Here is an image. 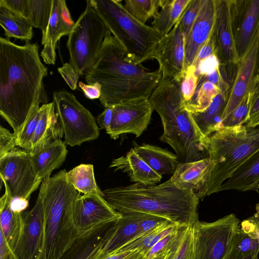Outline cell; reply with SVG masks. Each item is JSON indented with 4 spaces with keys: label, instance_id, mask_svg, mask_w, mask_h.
Instances as JSON below:
<instances>
[{
    "label": "cell",
    "instance_id": "6da1fadb",
    "mask_svg": "<svg viewBox=\"0 0 259 259\" xmlns=\"http://www.w3.org/2000/svg\"><path fill=\"white\" fill-rule=\"evenodd\" d=\"M37 43L21 46L0 37V114L16 136L32 113L47 104L43 80L48 74Z\"/></svg>",
    "mask_w": 259,
    "mask_h": 259
},
{
    "label": "cell",
    "instance_id": "7a4b0ae2",
    "mask_svg": "<svg viewBox=\"0 0 259 259\" xmlns=\"http://www.w3.org/2000/svg\"><path fill=\"white\" fill-rule=\"evenodd\" d=\"M162 74L158 69L147 70L131 61L125 50L108 30L97 62L85 75L88 83L101 87L99 99L104 107L149 99Z\"/></svg>",
    "mask_w": 259,
    "mask_h": 259
},
{
    "label": "cell",
    "instance_id": "3957f363",
    "mask_svg": "<svg viewBox=\"0 0 259 259\" xmlns=\"http://www.w3.org/2000/svg\"><path fill=\"white\" fill-rule=\"evenodd\" d=\"M103 197L120 214L140 212L163 217L181 226L198 220L199 198L193 191L181 189L170 179L158 185L135 184L107 189Z\"/></svg>",
    "mask_w": 259,
    "mask_h": 259
},
{
    "label": "cell",
    "instance_id": "277c9868",
    "mask_svg": "<svg viewBox=\"0 0 259 259\" xmlns=\"http://www.w3.org/2000/svg\"><path fill=\"white\" fill-rule=\"evenodd\" d=\"M149 99L161 118L163 133L160 140L172 147L180 163L206 158L208 138L202 135L185 107L180 83L162 75Z\"/></svg>",
    "mask_w": 259,
    "mask_h": 259
},
{
    "label": "cell",
    "instance_id": "5b68a950",
    "mask_svg": "<svg viewBox=\"0 0 259 259\" xmlns=\"http://www.w3.org/2000/svg\"><path fill=\"white\" fill-rule=\"evenodd\" d=\"M38 194L44 228L40 259H58L80 234L73 216V203L80 194L69 182L65 169L43 180Z\"/></svg>",
    "mask_w": 259,
    "mask_h": 259
},
{
    "label": "cell",
    "instance_id": "8992f818",
    "mask_svg": "<svg viewBox=\"0 0 259 259\" xmlns=\"http://www.w3.org/2000/svg\"><path fill=\"white\" fill-rule=\"evenodd\" d=\"M258 150L257 127L223 128L209 136L206 151L211 168L204 187L196 193L199 199L218 193L222 184Z\"/></svg>",
    "mask_w": 259,
    "mask_h": 259
},
{
    "label": "cell",
    "instance_id": "52a82bcc",
    "mask_svg": "<svg viewBox=\"0 0 259 259\" xmlns=\"http://www.w3.org/2000/svg\"><path fill=\"white\" fill-rule=\"evenodd\" d=\"M89 1L131 61L141 64L151 59L162 38L152 26L134 18L120 1Z\"/></svg>",
    "mask_w": 259,
    "mask_h": 259
},
{
    "label": "cell",
    "instance_id": "ba28073f",
    "mask_svg": "<svg viewBox=\"0 0 259 259\" xmlns=\"http://www.w3.org/2000/svg\"><path fill=\"white\" fill-rule=\"evenodd\" d=\"M108 29L89 0L68 35L70 63L80 76L95 65Z\"/></svg>",
    "mask_w": 259,
    "mask_h": 259
},
{
    "label": "cell",
    "instance_id": "9c48e42d",
    "mask_svg": "<svg viewBox=\"0 0 259 259\" xmlns=\"http://www.w3.org/2000/svg\"><path fill=\"white\" fill-rule=\"evenodd\" d=\"M240 227L234 213L210 223L198 220L192 226L195 259H227Z\"/></svg>",
    "mask_w": 259,
    "mask_h": 259
},
{
    "label": "cell",
    "instance_id": "30bf717a",
    "mask_svg": "<svg viewBox=\"0 0 259 259\" xmlns=\"http://www.w3.org/2000/svg\"><path fill=\"white\" fill-rule=\"evenodd\" d=\"M53 102L66 145L79 146L98 138L100 128L96 118L73 94L64 90L55 92Z\"/></svg>",
    "mask_w": 259,
    "mask_h": 259
},
{
    "label": "cell",
    "instance_id": "8fae6325",
    "mask_svg": "<svg viewBox=\"0 0 259 259\" xmlns=\"http://www.w3.org/2000/svg\"><path fill=\"white\" fill-rule=\"evenodd\" d=\"M0 177L12 199L28 200L42 181L35 172L29 151L16 147L0 158Z\"/></svg>",
    "mask_w": 259,
    "mask_h": 259
},
{
    "label": "cell",
    "instance_id": "7c38bea8",
    "mask_svg": "<svg viewBox=\"0 0 259 259\" xmlns=\"http://www.w3.org/2000/svg\"><path fill=\"white\" fill-rule=\"evenodd\" d=\"M153 111L149 99L113 106L112 122L107 133L114 140L123 134H132L139 137L147 128Z\"/></svg>",
    "mask_w": 259,
    "mask_h": 259
},
{
    "label": "cell",
    "instance_id": "4fadbf2b",
    "mask_svg": "<svg viewBox=\"0 0 259 259\" xmlns=\"http://www.w3.org/2000/svg\"><path fill=\"white\" fill-rule=\"evenodd\" d=\"M232 31L240 59L259 29V0H229Z\"/></svg>",
    "mask_w": 259,
    "mask_h": 259
},
{
    "label": "cell",
    "instance_id": "5bb4252c",
    "mask_svg": "<svg viewBox=\"0 0 259 259\" xmlns=\"http://www.w3.org/2000/svg\"><path fill=\"white\" fill-rule=\"evenodd\" d=\"M185 37L179 21L161 38L151 59H156L162 75L168 76L181 83L186 73Z\"/></svg>",
    "mask_w": 259,
    "mask_h": 259
},
{
    "label": "cell",
    "instance_id": "9a60e30c",
    "mask_svg": "<svg viewBox=\"0 0 259 259\" xmlns=\"http://www.w3.org/2000/svg\"><path fill=\"white\" fill-rule=\"evenodd\" d=\"M73 216L75 225L81 234L97 226L115 222L121 214L101 195L89 194L79 195L76 198L73 205Z\"/></svg>",
    "mask_w": 259,
    "mask_h": 259
},
{
    "label": "cell",
    "instance_id": "2e32d148",
    "mask_svg": "<svg viewBox=\"0 0 259 259\" xmlns=\"http://www.w3.org/2000/svg\"><path fill=\"white\" fill-rule=\"evenodd\" d=\"M22 233L14 250L18 259H36L42 252L44 237V213L41 199L38 194L35 205L22 213Z\"/></svg>",
    "mask_w": 259,
    "mask_h": 259
},
{
    "label": "cell",
    "instance_id": "e0dca14e",
    "mask_svg": "<svg viewBox=\"0 0 259 259\" xmlns=\"http://www.w3.org/2000/svg\"><path fill=\"white\" fill-rule=\"evenodd\" d=\"M258 74L259 29L248 50L239 60L236 77L224 112L223 120L240 103Z\"/></svg>",
    "mask_w": 259,
    "mask_h": 259
},
{
    "label": "cell",
    "instance_id": "ac0fdd59",
    "mask_svg": "<svg viewBox=\"0 0 259 259\" xmlns=\"http://www.w3.org/2000/svg\"><path fill=\"white\" fill-rule=\"evenodd\" d=\"M74 24L66 1L52 0L50 18L41 38L43 48L40 56L46 64H55L57 44L63 36L70 33Z\"/></svg>",
    "mask_w": 259,
    "mask_h": 259
},
{
    "label": "cell",
    "instance_id": "d6986e66",
    "mask_svg": "<svg viewBox=\"0 0 259 259\" xmlns=\"http://www.w3.org/2000/svg\"><path fill=\"white\" fill-rule=\"evenodd\" d=\"M215 18L212 31L215 55L220 64H238L232 31L229 0H214Z\"/></svg>",
    "mask_w": 259,
    "mask_h": 259
},
{
    "label": "cell",
    "instance_id": "ffe728a7",
    "mask_svg": "<svg viewBox=\"0 0 259 259\" xmlns=\"http://www.w3.org/2000/svg\"><path fill=\"white\" fill-rule=\"evenodd\" d=\"M214 18V0H202L197 17L185 38L186 70L192 65L199 51L212 34Z\"/></svg>",
    "mask_w": 259,
    "mask_h": 259
},
{
    "label": "cell",
    "instance_id": "44dd1931",
    "mask_svg": "<svg viewBox=\"0 0 259 259\" xmlns=\"http://www.w3.org/2000/svg\"><path fill=\"white\" fill-rule=\"evenodd\" d=\"M121 214L110 227L106 241L95 259H102L113 254L141 235V212H129Z\"/></svg>",
    "mask_w": 259,
    "mask_h": 259
},
{
    "label": "cell",
    "instance_id": "7402d4cb",
    "mask_svg": "<svg viewBox=\"0 0 259 259\" xmlns=\"http://www.w3.org/2000/svg\"><path fill=\"white\" fill-rule=\"evenodd\" d=\"M114 222L97 226L80 234L58 259H95Z\"/></svg>",
    "mask_w": 259,
    "mask_h": 259
},
{
    "label": "cell",
    "instance_id": "603a6c76",
    "mask_svg": "<svg viewBox=\"0 0 259 259\" xmlns=\"http://www.w3.org/2000/svg\"><path fill=\"white\" fill-rule=\"evenodd\" d=\"M40 109V118L29 151L31 154L40 152L51 142L61 139L64 135L55 113L54 103L52 102L42 104Z\"/></svg>",
    "mask_w": 259,
    "mask_h": 259
},
{
    "label": "cell",
    "instance_id": "cb8c5ba5",
    "mask_svg": "<svg viewBox=\"0 0 259 259\" xmlns=\"http://www.w3.org/2000/svg\"><path fill=\"white\" fill-rule=\"evenodd\" d=\"M114 171L126 173L131 181L145 186L154 185L160 182L162 176L154 171L132 148L124 156L113 159L109 165Z\"/></svg>",
    "mask_w": 259,
    "mask_h": 259
},
{
    "label": "cell",
    "instance_id": "d4e9b609",
    "mask_svg": "<svg viewBox=\"0 0 259 259\" xmlns=\"http://www.w3.org/2000/svg\"><path fill=\"white\" fill-rule=\"evenodd\" d=\"M211 168L208 157L187 163H180L170 178L181 189L193 191L196 194L204 187Z\"/></svg>",
    "mask_w": 259,
    "mask_h": 259
},
{
    "label": "cell",
    "instance_id": "484cf974",
    "mask_svg": "<svg viewBox=\"0 0 259 259\" xmlns=\"http://www.w3.org/2000/svg\"><path fill=\"white\" fill-rule=\"evenodd\" d=\"M66 145L61 139H58L40 152L30 154L35 172L40 179L43 180L50 177L54 170L62 165L68 153Z\"/></svg>",
    "mask_w": 259,
    "mask_h": 259
},
{
    "label": "cell",
    "instance_id": "4316f807",
    "mask_svg": "<svg viewBox=\"0 0 259 259\" xmlns=\"http://www.w3.org/2000/svg\"><path fill=\"white\" fill-rule=\"evenodd\" d=\"M259 188V150L243 163L219 187L218 192L226 190L246 191Z\"/></svg>",
    "mask_w": 259,
    "mask_h": 259
},
{
    "label": "cell",
    "instance_id": "83f0119b",
    "mask_svg": "<svg viewBox=\"0 0 259 259\" xmlns=\"http://www.w3.org/2000/svg\"><path fill=\"white\" fill-rule=\"evenodd\" d=\"M134 149L154 171L161 176L173 174L180 163L177 155L155 145H136Z\"/></svg>",
    "mask_w": 259,
    "mask_h": 259
},
{
    "label": "cell",
    "instance_id": "f1b7e54d",
    "mask_svg": "<svg viewBox=\"0 0 259 259\" xmlns=\"http://www.w3.org/2000/svg\"><path fill=\"white\" fill-rule=\"evenodd\" d=\"M228 99L227 96L220 92L204 111L191 113L195 123L204 137L207 138L222 128L223 116Z\"/></svg>",
    "mask_w": 259,
    "mask_h": 259
},
{
    "label": "cell",
    "instance_id": "f546056e",
    "mask_svg": "<svg viewBox=\"0 0 259 259\" xmlns=\"http://www.w3.org/2000/svg\"><path fill=\"white\" fill-rule=\"evenodd\" d=\"M12 200L6 191L0 199V231L14 251L22 233L23 221L22 213L11 208Z\"/></svg>",
    "mask_w": 259,
    "mask_h": 259
},
{
    "label": "cell",
    "instance_id": "4dcf8cb0",
    "mask_svg": "<svg viewBox=\"0 0 259 259\" xmlns=\"http://www.w3.org/2000/svg\"><path fill=\"white\" fill-rule=\"evenodd\" d=\"M191 0H160L161 10L156 14L152 27L163 37L179 21Z\"/></svg>",
    "mask_w": 259,
    "mask_h": 259
},
{
    "label": "cell",
    "instance_id": "1f68e13d",
    "mask_svg": "<svg viewBox=\"0 0 259 259\" xmlns=\"http://www.w3.org/2000/svg\"><path fill=\"white\" fill-rule=\"evenodd\" d=\"M0 25L5 35L29 41L33 37V26L25 17L0 6Z\"/></svg>",
    "mask_w": 259,
    "mask_h": 259
},
{
    "label": "cell",
    "instance_id": "d6a6232c",
    "mask_svg": "<svg viewBox=\"0 0 259 259\" xmlns=\"http://www.w3.org/2000/svg\"><path fill=\"white\" fill-rule=\"evenodd\" d=\"M178 226L179 225L167 221L131 240L116 252L137 250L146 255L156 243Z\"/></svg>",
    "mask_w": 259,
    "mask_h": 259
},
{
    "label": "cell",
    "instance_id": "836d02e7",
    "mask_svg": "<svg viewBox=\"0 0 259 259\" xmlns=\"http://www.w3.org/2000/svg\"><path fill=\"white\" fill-rule=\"evenodd\" d=\"M67 178L79 193L83 194H104L98 186L94 176V166L91 164H80L67 171Z\"/></svg>",
    "mask_w": 259,
    "mask_h": 259
},
{
    "label": "cell",
    "instance_id": "e575fe53",
    "mask_svg": "<svg viewBox=\"0 0 259 259\" xmlns=\"http://www.w3.org/2000/svg\"><path fill=\"white\" fill-rule=\"evenodd\" d=\"M220 92L219 88L215 84L207 81H198L192 99L184 103L191 113L202 112L209 106L213 98Z\"/></svg>",
    "mask_w": 259,
    "mask_h": 259
},
{
    "label": "cell",
    "instance_id": "d590c367",
    "mask_svg": "<svg viewBox=\"0 0 259 259\" xmlns=\"http://www.w3.org/2000/svg\"><path fill=\"white\" fill-rule=\"evenodd\" d=\"M52 7V0H27L26 17L33 27L41 30V34L48 24Z\"/></svg>",
    "mask_w": 259,
    "mask_h": 259
},
{
    "label": "cell",
    "instance_id": "8d00e7d4",
    "mask_svg": "<svg viewBox=\"0 0 259 259\" xmlns=\"http://www.w3.org/2000/svg\"><path fill=\"white\" fill-rule=\"evenodd\" d=\"M160 0H126L123 7L138 22L145 24L158 13Z\"/></svg>",
    "mask_w": 259,
    "mask_h": 259
},
{
    "label": "cell",
    "instance_id": "74e56055",
    "mask_svg": "<svg viewBox=\"0 0 259 259\" xmlns=\"http://www.w3.org/2000/svg\"><path fill=\"white\" fill-rule=\"evenodd\" d=\"M259 253V241L241 229L227 259H242L253 253Z\"/></svg>",
    "mask_w": 259,
    "mask_h": 259
},
{
    "label": "cell",
    "instance_id": "f35d334b",
    "mask_svg": "<svg viewBox=\"0 0 259 259\" xmlns=\"http://www.w3.org/2000/svg\"><path fill=\"white\" fill-rule=\"evenodd\" d=\"M250 105V93L248 92L238 106L223 120L222 128L245 124L249 116Z\"/></svg>",
    "mask_w": 259,
    "mask_h": 259
},
{
    "label": "cell",
    "instance_id": "ab89813d",
    "mask_svg": "<svg viewBox=\"0 0 259 259\" xmlns=\"http://www.w3.org/2000/svg\"><path fill=\"white\" fill-rule=\"evenodd\" d=\"M171 259H195L192 226L184 228L175 245Z\"/></svg>",
    "mask_w": 259,
    "mask_h": 259
},
{
    "label": "cell",
    "instance_id": "60d3db41",
    "mask_svg": "<svg viewBox=\"0 0 259 259\" xmlns=\"http://www.w3.org/2000/svg\"><path fill=\"white\" fill-rule=\"evenodd\" d=\"M40 116V108L31 115L20 132L16 136L17 146L30 151L31 141Z\"/></svg>",
    "mask_w": 259,
    "mask_h": 259
},
{
    "label": "cell",
    "instance_id": "b9f144b4",
    "mask_svg": "<svg viewBox=\"0 0 259 259\" xmlns=\"http://www.w3.org/2000/svg\"><path fill=\"white\" fill-rule=\"evenodd\" d=\"M185 227L178 226L170 233L161 239L146 253V259H150L168 252L180 237Z\"/></svg>",
    "mask_w": 259,
    "mask_h": 259
},
{
    "label": "cell",
    "instance_id": "7bdbcfd3",
    "mask_svg": "<svg viewBox=\"0 0 259 259\" xmlns=\"http://www.w3.org/2000/svg\"><path fill=\"white\" fill-rule=\"evenodd\" d=\"M202 0H191L179 20L185 38L190 31L199 11Z\"/></svg>",
    "mask_w": 259,
    "mask_h": 259
},
{
    "label": "cell",
    "instance_id": "ee69618b",
    "mask_svg": "<svg viewBox=\"0 0 259 259\" xmlns=\"http://www.w3.org/2000/svg\"><path fill=\"white\" fill-rule=\"evenodd\" d=\"M198 78L195 73V68L193 65L188 67L180 83V89L185 103L188 102L193 96L197 87Z\"/></svg>",
    "mask_w": 259,
    "mask_h": 259
},
{
    "label": "cell",
    "instance_id": "f6af8a7d",
    "mask_svg": "<svg viewBox=\"0 0 259 259\" xmlns=\"http://www.w3.org/2000/svg\"><path fill=\"white\" fill-rule=\"evenodd\" d=\"M16 136L2 125L0 126V158L17 147Z\"/></svg>",
    "mask_w": 259,
    "mask_h": 259
},
{
    "label": "cell",
    "instance_id": "bcb514c9",
    "mask_svg": "<svg viewBox=\"0 0 259 259\" xmlns=\"http://www.w3.org/2000/svg\"><path fill=\"white\" fill-rule=\"evenodd\" d=\"M220 61L215 54L211 55L201 60L195 67V73L198 76L209 74L219 68Z\"/></svg>",
    "mask_w": 259,
    "mask_h": 259
},
{
    "label": "cell",
    "instance_id": "7dc6e473",
    "mask_svg": "<svg viewBox=\"0 0 259 259\" xmlns=\"http://www.w3.org/2000/svg\"><path fill=\"white\" fill-rule=\"evenodd\" d=\"M167 221L169 220L160 216L141 212L140 221V235Z\"/></svg>",
    "mask_w": 259,
    "mask_h": 259
},
{
    "label": "cell",
    "instance_id": "c3c4849f",
    "mask_svg": "<svg viewBox=\"0 0 259 259\" xmlns=\"http://www.w3.org/2000/svg\"><path fill=\"white\" fill-rule=\"evenodd\" d=\"M58 71L72 90H75L77 87L79 75L72 65L66 63L58 68Z\"/></svg>",
    "mask_w": 259,
    "mask_h": 259
},
{
    "label": "cell",
    "instance_id": "681fc988",
    "mask_svg": "<svg viewBox=\"0 0 259 259\" xmlns=\"http://www.w3.org/2000/svg\"><path fill=\"white\" fill-rule=\"evenodd\" d=\"M213 54H215V46L212 33L210 37L199 51L192 65L195 68L201 60Z\"/></svg>",
    "mask_w": 259,
    "mask_h": 259
},
{
    "label": "cell",
    "instance_id": "f907efd6",
    "mask_svg": "<svg viewBox=\"0 0 259 259\" xmlns=\"http://www.w3.org/2000/svg\"><path fill=\"white\" fill-rule=\"evenodd\" d=\"M0 6L26 17L27 0H0Z\"/></svg>",
    "mask_w": 259,
    "mask_h": 259
},
{
    "label": "cell",
    "instance_id": "816d5d0a",
    "mask_svg": "<svg viewBox=\"0 0 259 259\" xmlns=\"http://www.w3.org/2000/svg\"><path fill=\"white\" fill-rule=\"evenodd\" d=\"M79 88L89 99H100L101 95V87L98 82L85 84L81 81L78 83Z\"/></svg>",
    "mask_w": 259,
    "mask_h": 259
},
{
    "label": "cell",
    "instance_id": "f5cc1de1",
    "mask_svg": "<svg viewBox=\"0 0 259 259\" xmlns=\"http://www.w3.org/2000/svg\"><path fill=\"white\" fill-rule=\"evenodd\" d=\"M113 106L105 107L102 113L97 117L96 120L101 129H104L107 133L111 126L113 116Z\"/></svg>",
    "mask_w": 259,
    "mask_h": 259
},
{
    "label": "cell",
    "instance_id": "db71d44e",
    "mask_svg": "<svg viewBox=\"0 0 259 259\" xmlns=\"http://www.w3.org/2000/svg\"><path fill=\"white\" fill-rule=\"evenodd\" d=\"M102 259H146V255L137 250L117 251Z\"/></svg>",
    "mask_w": 259,
    "mask_h": 259
},
{
    "label": "cell",
    "instance_id": "11a10c76",
    "mask_svg": "<svg viewBox=\"0 0 259 259\" xmlns=\"http://www.w3.org/2000/svg\"><path fill=\"white\" fill-rule=\"evenodd\" d=\"M0 259H18L0 231Z\"/></svg>",
    "mask_w": 259,
    "mask_h": 259
},
{
    "label": "cell",
    "instance_id": "9f6ffc18",
    "mask_svg": "<svg viewBox=\"0 0 259 259\" xmlns=\"http://www.w3.org/2000/svg\"><path fill=\"white\" fill-rule=\"evenodd\" d=\"M245 125L248 127L259 126V109L249 115Z\"/></svg>",
    "mask_w": 259,
    "mask_h": 259
},
{
    "label": "cell",
    "instance_id": "6f0895ef",
    "mask_svg": "<svg viewBox=\"0 0 259 259\" xmlns=\"http://www.w3.org/2000/svg\"><path fill=\"white\" fill-rule=\"evenodd\" d=\"M177 241H176L173 247L171 248V249L168 252L165 253L159 254L150 259H171L174 251L175 246Z\"/></svg>",
    "mask_w": 259,
    "mask_h": 259
},
{
    "label": "cell",
    "instance_id": "680465c9",
    "mask_svg": "<svg viewBox=\"0 0 259 259\" xmlns=\"http://www.w3.org/2000/svg\"><path fill=\"white\" fill-rule=\"evenodd\" d=\"M258 253H253L242 259H258Z\"/></svg>",
    "mask_w": 259,
    "mask_h": 259
},
{
    "label": "cell",
    "instance_id": "91938a15",
    "mask_svg": "<svg viewBox=\"0 0 259 259\" xmlns=\"http://www.w3.org/2000/svg\"><path fill=\"white\" fill-rule=\"evenodd\" d=\"M255 209L256 211V213L259 215V203L256 204Z\"/></svg>",
    "mask_w": 259,
    "mask_h": 259
},
{
    "label": "cell",
    "instance_id": "94428289",
    "mask_svg": "<svg viewBox=\"0 0 259 259\" xmlns=\"http://www.w3.org/2000/svg\"><path fill=\"white\" fill-rule=\"evenodd\" d=\"M40 256H39L37 258H36V259H40Z\"/></svg>",
    "mask_w": 259,
    "mask_h": 259
}]
</instances>
